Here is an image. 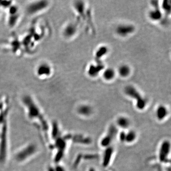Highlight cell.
<instances>
[{"mask_svg":"<svg viewBox=\"0 0 171 171\" xmlns=\"http://www.w3.org/2000/svg\"><path fill=\"white\" fill-rule=\"evenodd\" d=\"M116 75V72L112 68H108L104 71L103 76L104 79L107 81L113 79Z\"/></svg>","mask_w":171,"mask_h":171,"instance_id":"obj_18","label":"cell"},{"mask_svg":"<svg viewBox=\"0 0 171 171\" xmlns=\"http://www.w3.org/2000/svg\"><path fill=\"white\" fill-rule=\"evenodd\" d=\"M22 102L28 111V115L31 118L39 117L40 110L32 97L29 95H25L22 98Z\"/></svg>","mask_w":171,"mask_h":171,"instance_id":"obj_2","label":"cell"},{"mask_svg":"<svg viewBox=\"0 0 171 171\" xmlns=\"http://www.w3.org/2000/svg\"><path fill=\"white\" fill-rule=\"evenodd\" d=\"M167 115L168 110L165 106L160 105L158 107L156 111V116L158 120H163L167 116Z\"/></svg>","mask_w":171,"mask_h":171,"instance_id":"obj_15","label":"cell"},{"mask_svg":"<svg viewBox=\"0 0 171 171\" xmlns=\"http://www.w3.org/2000/svg\"><path fill=\"white\" fill-rule=\"evenodd\" d=\"M97 156H96L95 154H88V155H87V156H85V158L86 159H94V158H96V157Z\"/></svg>","mask_w":171,"mask_h":171,"instance_id":"obj_24","label":"cell"},{"mask_svg":"<svg viewBox=\"0 0 171 171\" xmlns=\"http://www.w3.org/2000/svg\"><path fill=\"white\" fill-rule=\"evenodd\" d=\"M74 4V8L76 11L79 14L81 17L85 18V6L84 3L82 1H77Z\"/></svg>","mask_w":171,"mask_h":171,"instance_id":"obj_17","label":"cell"},{"mask_svg":"<svg viewBox=\"0 0 171 171\" xmlns=\"http://www.w3.org/2000/svg\"><path fill=\"white\" fill-rule=\"evenodd\" d=\"M71 138H73V140L75 142L82 144H90L92 141L90 138L85 137L80 134H77L74 136L71 135Z\"/></svg>","mask_w":171,"mask_h":171,"instance_id":"obj_14","label":"cell"},{"mask_svg":"<svg viewBox=\"0 0 171 171\" xmlns=\"http://www.w3.org/2000/svg\"><path fill=\"white\" fill-rule=\"evenodd\" d=\"M108 52V49L106 46H102L98 49L96 51L95 57L98 63H100V59L102 58L105 55L107 54Z\"/></svg>","mask_w":171,"mask_h":171,"instance_id":"obj_20","label":"cell"},{"mask_svg":"<svg viewBox=\"0 0 171 171\" xmlns=\"http://www.w3.org/2000/svg\"><path fill=\"white\" fill-rule=\"evenodd\" d=\"M135 27L130 24H123L118 26L116 29V33L121 37H127L134 32Z\"/></svg>","mask_w":171,"mask_h":171,"instance_id":"obj_7","label":"cell"},{"mask_svg":"<svg viewBox=\"0 0 171 171\" xmlns=\"http://www.w3.org/2000/svg\"><path fill=\"white\" fill-rule=\"evenodd\" d=\"M118 72L121 77L126 78L130 74L131 68L127 65H121L118 69Z\"/></svg>","mask_w":171,"mask_h":171,"instance_id":"obj_16","label":"cell"},{"mask_svg":"<svg viewBox=\"0 0 171 171\" xmlns=\"http://www.w3.org/2000/svg\"><path fill=\"white\" fill-rule=\"evenodd\" d=\"M89 171H96V170H95L94 168H90Z\"/></svg>","mask_w":171,"mask_h":171,"instance_id":"obj_27","label":"cell"},{"mask_svg":"<svg viewBox=\"0 0 171 171\" xmlns=\"http://www.w3.org/2000/svg\"><path fill=\"white\" fill-rule=\"evenodd\" d=\"M119 139L122 142L126 141V133L124 131H121L119 134Z\"/></svg>","mask_w":171,"mask_h":171,"instance_id":"obj_23","label":"cell"},{"mask_svg":"<svg viewBox=\"0 0 171 171\" xmlns=\"http://www.w3.org/2000/svg\"><path fill=\"white\" fill-rule=\"evenodd\" d=\"M152 2L154 9L149 12V18L153 21H158L162 17V14L159 8L158 2L153 1Z\"/></svg>","mask_w":171,"mask_h":171,"instance_id":"obj_10","label":"cell"},{"mask_svg":"<svg viewBox=\"0 0 171 171\" xmlns=\"http://www.w3.org/2000/svg\"><path fill=\"white\" fill-rule=\"evenodd\" d=\"M8 11V23L9 26L13 27L16 24L19 19V9L16 5L12 4L7 9Z\"/></svg>","mask_w":171,"mask_h":171,"instance_id":"obj_6","label":"cell"},{"mask_svg":"<svg viewBox=\"0 0 171 171\" xmlns=\"http://www.w3.org/2000/svg\"><path fill=\"white\" fill-rule=\"evenodd\" d=\"M169 2V1H165L163 2V8L165 12H167V13L170 12L171 11V5Z\"/></svg>","mask_w":171,"mask_h":171,"instance_id":"obj_22","label":"cell"},{"mask_svg":"<svg viewBox=\"0 0 171 171\" xmlns=\"http://www.w3.org/2000/svg\"><path fill=\"white\" fill-rule=\"evenodd\" d=\"M55 171H66L65 169L62 166H58L56 167L55 169H54Z\"/></svg>","mask_w":171,"mask_h":171,"instance_id":"obj_25","label":"cell"},{"mask_svg":"<svg viewBox=\"0 0 171 171\" xmlns=\"http://www.w3.org/2000/svg\"><path fill=\"white\" fill-rule=\"evenodd\" d=\"M50 5V2L47 1H36L31 2L27 5L26 11L31 15H37L45 10Z\"/></svg>","mask_w":171,"mask_h":171,"instance_id":"obj_3","label":"cell"},{"mask_svg":"<svg viewBox=\"0 0 171 171\" xmlns=\"http://www.w3.org/2000/svg\"><path fill=\"white\" fill-rule=\"evenodd\" d=\"M118 133V129L116 126L111 124L108 129V133L101 140L100 144L104 147H109Z\"/></svg>","mask_w":171,"mask_h":171,"instance_id":"obj_5","label":"cell"},{"mask_svg":"<svg viewBox=\"0 0 171 171\" xmlns=\"http://www.w3.org/2000/svg\"><path fill=\"white\" fill-rule=\"evenodd\" d=\"M124 93L127 96L132 98L136 101V107L139 110H143L147 104L146 99L141 96L136 88L131 85L127 86L124 88Z\"/></svg>","mask_w":171,"mask_h":171,"instance_id":"obj_1","label":"cell"},{"mask_svg":"<svg viewBox=\"0 0 171 171\" xmlns=\"http://www.w3.org/2000/svg\"><path fill=\"white\" fill-rule=\"evenodd\" d=\"M170 151V143L169 141H163L160 147L159 153V160L161 162H166L168 160Z\"/></svg>","mask_w":171,"mask_h":171,"instance_id":"obj_8","label":"cell"},{"mask_svg":"<svg viewBox=\"0 0 171 171\" xmlns=\"http://www.w3.org/2000/svg\"><path fill=\"white\" fill-rule=\"evenodd\" d=\"M78 31V25L76 22H70L64 28L62 34L66 38H71L77 33Z\"/></svg>","mask_w":171,"mask_h":171,"instance_id":"obj_9","label":"cell"},{"mask_svg":"<svg viewBox=\"0 0 171 171\" xmlns=\"http://www.w3.org/2000/svg\"><path fill=\"white\" fill-rule=\"evenodd\" d=\"M137 138V134L134 131H129L127 133H126V141L128 143L133 142Z\"/></svg>","mask_w":171,"mask_h":171,"instance_id":"obj_21","label":"cell"},{"mask_svg":"<svg viewBox=\"0 0 171 171\" xmlns=\"http://www.w3.org/2000/svg\"><path fill=\"white\" fill-rule=\"evenodd\" d=\"M53 68L48 62H42L36 68L35 75L39 79L44 80L50 78L53 73Z\"/></svg>","mask_w":171,"mask_h":171,"instance_id":"obj_4","label":"cell"},{"mask_svg":"<svg viewBox=\"0 0 171 171\" xmlns=\"http://www.w3.org/2000/svg\"><path fill=\"white\" fill-rule=\"evenodd\" d=\"M113 153V147L110 146L107 147L106 150H105L102 161V165L104 167H106L109 165Z\"/></svg>","mask_w":171,"mask_h":171,"instance_id":"obj_11","label":"cell"},{"mask_svg":"<svg viewBox=\"0 0 171 171\" xmlns=\"http://www.w3.org/2000/svg\"><path fill=\"white\" fill-rule=\"evenodd\" d=\"M77 159H78V160H76V161L75 163L76 165H77V164H79V161H80V160H81V156H78V158H77Z\"/></svg>","mask_w":171,"mask_h":171,"instance_id":"obj_26","label":"cell"},{"mask_svg":"<svg viewBox=\"0 0 171 171\" xmlns=\"http://www.w3.org/2000/svg\"><path fill=\"white\" fill-rule=\"evenodd\" d=\"M78 113L82 116L88 117L91 115L92 113V108L90 106L87 105H82L77 109Z\"/></svg>","mask_w":171,"mask_h":171,"instance_id":"obj_13","label":"cell"},{"mask_svg":"<svg viewBox=\"0 0 171 171\" xmlns=\"http://www.w3.org/2000/svg\"><path fill=\"white\" fill-rule=\"evenodd\" d=\"M104 68L103 64L101 63H97L96 65H91L88 70V74L90 77H97L99 72L103 69Z\"/></svg>","mask_w":171,"mask_h":171,"instance_id":"obj_12","label":"cell"},{"mask_svg":"<svg viewBox=\"0 0 171 171\" xmlns=\"http://www.w3.org/2000/svg\"><path fill=\"white\" fill-rule=\"evenodd\" d=\"M1 6H0V10H1Z\"/></svg>","mask_w":171,"mask_h":171,"instance_id":"obj_28","label":"cell"},{"mask_svg":"<svg viewBox=\"0 0 171 171\" xmlns=\"http://www.w3.org/2000/svg\"><path fill=\"white\" fill-rule=\"evenodd\" d=\"M118 126L123 129H126L129 127L130 121L127 118L121 117L118 118L117 120Z\"/></svg>","mask_w":171,"mask_h":171,"instance_id":"obj_19","label":"cell"}]
</instances>
